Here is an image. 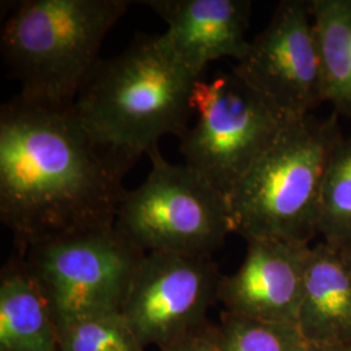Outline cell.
Here are the masks:
<instances>
[{
	"label": "cell",
	"instance_id": "obj_11",
	"mask_svg": "<svg viewBox=\"0 0 351 351\" xmlns=\"http://www.w3.org/2000/svg\"><path fill=\"white\" fill-rule=\"evenodd\" d=\"M167 24L162 34L176 58L201 78L211 62H237L249 49L250 0H145Z\"/></svg>",
	"mask_w": 351,
	"mask_h": 351
},
{
	"label": "cell",
	"instance_id": "obj_7",
	"mask_svg": "<svg viewBox=\"0 0 351 351\" xmlns=\"http://www.w3.org/2000/svg\"><path fill=\"white\" fill-rule=\"evenodd\" d=\"M56 328L120 313L143 251L114 226L50 239L20 251Z\"/></svg>",
	"mask_w": 351,
	"mask_h": 351
},
{
	"label": "cell",
	"instance_id": "obj_20",
	"mask_svg": "<svg viewBox=\"0 0 351 351\" xmlns=\"http://www.w3.org/2000/svg\"><path fill=\"white\" fill-rule=\"evenodd\" d=\"M339 252H341V256H342V259H343V262L346 264V267H348V269H349L351 275V245L348 246V247H343L342 250H339Z\"/></svg>",
	"mask_w": 351,
	"mask_h": 351
},
{
	"label": "cell",
	"instance_id": "obj_14",
	"mask_svg": "<svg viewBox=\"0 0 351 351\" xmlns=\"http://www.w3.org/2000/svg\"><path fill=\"white\" fill-rule=\"evenodd\" d=\"M323 64L326 101L351 120V0H310Z\"/></svg>",
	"mask_w": 351,
	"mask_h": 351
},
{
	"label": "cell",
	"instance_id": "obj_16",
	"mask_svg": "<svg viewBox=\"0 0 351 351\" xmlns=\"http://www.w3.org/2000/svg\"><path fill=\"white\" fill-rule=\"evenodd\" d=\"M221 351H308L310 345L295 324L262 322L239 315L221 314L219 324Z\"/></svg>",
	"mask_w": 351,
	"mask_h": 351
},
{
	"label": "cell",
	"instance_id": "obj_6",
	"mask_svg": "<svg viewBox=\"0 0 351 351\" xmlns=\"http://www.w3.org/2000/svg\"><path fill=\"white\" fill-rule=\"evenodd\" d=\"M195 124L180 137L184 164L226 199L276 141L289 117L233 72L199 80L190 98Z\"/></svg>",
	"mask_w": 351,
	"mask_h": 351
},
{
	"label": "cell",
	"instance_id": "obj_13",
	"mask_svg": "<svg viewBox=\"0 0 351 351\" xmlns=\"http://www.w3.org/2000/svg\"><path fill=\"white\" fill-rule=\"evenodd\" d=\"M0 351H60L50 306L21 255L0 276Z\"/></svg>",
	"mask_w": 351,
	"mask_h": 351
},
{
	"label": "cell",
	"instance_id": "obj_1",
	"mask_svg": "<svg viewBox=\"0 0 351 351\" xmlns=\"http://www.w3.org/2000/svg\"><path fill=\"white\" fill-rule=\"evenodd\" d=\"M133 165L88 133L73 104L16 95L1 106L0 220L19 251L112 228Z\"/></svg>",
	"mask_w": 351,
	"mask_h": 351
},
{
	"label": "cell",
	"instance_id": "obj_17",
	"mask_svg": "<svg viewBox=\"0 0 351 351\" xmlns=\"http://www.w3.org/2000/svg\"><path fill=\"white\" fill-rule=\"evenodd\" d=\"M58 335L60 351H145L120 313L75 320Z\"/></svg>",
	"mask_w": 351,
	"mask_h": 351
},
{
	"label": "cell",
	"instance_id": "obj_15",
	"mask_svg": "<svg viewBox=\"0 0 351 351\" xmlns=\"http://www.w3.org/2000/svg\"><path fill=\"white\" fill-rule=\"evenodd\" d=\"M317 232L333 249L351 245V134L339 141L328 165Z\"/></svg>",
	"mask_w": 351,
	"mask_h": 351
},
{
	"label": "cell",
	"instance_id": "obj_3",
	"mask_svg": "<svg viewBox=\"0 0 351 351\" xmlns=\"http://www.w3.org/2000/svg\"><path fill=\"white\" fill-rule=\"evenodd\" d=\"M129 0H24L1 26L0 50L20 82V97L73 104L97 64L107 34Z\"/></svg>",
	"mask_w": 351,
	"mask_h": 351
},
{
	"label": "cell",
	"instance_id": "obj_9",
	"mask_svg": "<svg viewBox=\"0 0 351 351\" xmlns=\"http://www.w3.org/2000/svg\"><path fill=\"white\" fill-rule=\"evenodd\" d=\"M289 119L326 101V84L310 0H282L232 69Z\"/></svg>",
	"mask_w": 351,
	"mask_h": 351
},
{
	"label": "cell",
	"instance_id": "obj_10",
	"mask_svg": "<svg viewBox=\"0 0 351 351\" xmlns=\"http://www.w3.org/2000/svg\"><path fill=\"white\" fill-rule=\"evenodd\" d=\"M308 251L310 245L247 241L241 267L221 277L219 302L224 313L297 326Z\"/></svg>",
	"mask_w": 351,
	"mask_h": 351
},
{
	"label": "cell",
	"instance_id": "obj_19",
	"mask_svg": "<svg viewBox=\"0 0 351 351\" xmlns=\"http://www.w3.org/2000/svg\"><path fill=\"white\" fill-rule=\"evenodd\" d=\"M308 351H351V345H343V346H310Z\"/></svg>",
	"mask_w": 351,
	"mask_h": 351
},
{
	"label": "cell",
	"instance_id": "obj_12",
	"mask_svg": "<svg viewBox=\"0 0 351 351\" xmlns=\"http://www.w3.org/2000/svg\"><path fill=\"white\" fill-rule=\"evenodd\" d=\"M297 326L310 346L351 345V275L337 249L310 246Z\"/></svg>",
	"mask_w": 351,
	"mask_h": 351
},
{
	"label": "cell",
	"instance_id": "obj_5",
	"mask_svg": "<svg viewBox=\"0 0 351 351\" xmlns=\"http://www.w3.org/2000/svg\"><path fill=\"white\" fill-rule=\"evenodd\" d=\"M145 181L126 190L114 229L137 249L213 256L233 233L226 195L186 164L169 163L155 145Z\"/></svg>",
	"mask_w": 351,
	"mask_h": 351
},
{
	"label": "cell",
	"instance_id": "obj_4",
	"mask_svg": "<svg viewBox=\"0 0 351 351\" xmlns=\"http://www.w3.org/2000/svg\"><path fill=\"white\" fill-rule=\"evenodd\" d=\"M339 116L289 119L276 141L229 194L233 233L246 242L310 245L319 234L326 169L343 137Z\"/></svg>",
	"mask_w": 351,
	"mask_h": 351
},
{
	"label": "cell",
	"instance_id": "obj_2",
	"mask_svg": "<svg viewBox=\"0 0 351 351\" xmlns=\"http://www.w3.org/2000/svg\"><path fill=\"white\" fill-rule=\"evenodd\" d=\"M199 80L162 34L138 36L121 53L99 60L73 108L94 138L136 163L160 138L185 134Z\"/></svg>",
	"mask_w": 351,
	"mask_h": 351
},
{
	"label": "cell",
	"instance_id": "obj_8",
	"mask_svg": "<svg viewBox=\"0 0 351 351\" xmlns=\"http://www.w3.org/2000/svg\"><path fill=\"white\" fill-rule=\"evenodd\" d=\"M221 277L211 256L145 254L120 314L143 349H160L207 323Z\"/></svg>",
	"mask_w": 351,
	"mask_h": 351
},
{
	"label": "cell",
	"instance_id": "obj_18",
	"mask_svg": "<svg viewBox=\"0 0 351 351\" xmlns=\"http://www.w3.org/2000/svg\"><path fill=\"white\" fill-rule=\"evenodd\" d=\"M160 351H221L219 326L207 322L194 332L160 348Z\"/></svg>",
	"mask_w": 351,
	"mask_h": 351
}]
</instances>
